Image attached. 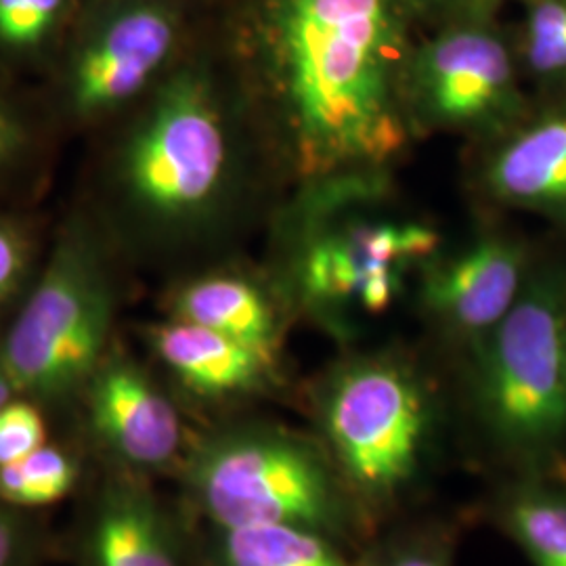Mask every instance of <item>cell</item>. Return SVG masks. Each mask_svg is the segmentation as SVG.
Segmentation results:
<instances>
[{"instance_id":"5bb4252c","label":"cell","mask_w":566,"mask_h":566,"mask_svg":"<svg viewBox=\"0 0 566 566\" xmlns=\"http://www.w3.org/2000/svg\"><path fill=\"white\" fill-rule=\"evenodd\" d=\"M175 319L202 325L250 346L277 364L282 313L271 294L242 275H206L182 285L172 301Z\"/></svg>"},{"instance_id":"603a6c76","label":"cell","mask_w":566,"mask_h":566,"mask_svg":"<svg viewBox=\"0 0 566 566\" xmlns=\"http://www.w3.org/2000/svg\"><path fill=\"white\" fill-rule=\"evenodd\" d=\"M420 20L437 21L446 25L453 21L491 20L493 11L504 0H416Z\"/></svg>"},{"instance_id":"d4e9b609","label":"cell","mask_w":566,"mask_h":566,"mask_svg":"<svg viewBox=\"0 0 566 566\" xmlns=\"http://www.w3.org/2000/svg\"><path fill=\"white\" fill-rule=\"evenodd\" d=\"M21 526L0 500V566H15L20 560Z\"/></svg>"},{"instance_id":"7c38bea8","label":"cell","mask_w":566,"mask_h":566,"mask_svg":"<svg viewBox=\"0 0 566 566\" xmlns=\"http://www.w3.org/2000/svg\"><path fill=\"white\" fill-rule=\"evenodd\" d=\"M91 420L124 462L163 468L181 451L179 411L137 365L112 361L93 374Z\"/></svg>"},{"instance_id":"d6986e66","label":"cell","mask_w":566,"mask_h":566,"mask_svg":"<svg viewBox=\"0 0 566 566\" xmlns=\"http://www.w3.org/2000/svg\"><path fill=\"white\" fill-rule=\"evenodd\" d=\"M76 464L60 447L42 446L25 460L0 465V500L11 506H49L76 485Z\"/></svg>"},{"instance_id":"3957f363","label":"cell","mask_w":566,"mask_h":566,"mask_svg":"<svg viewBox=\"0 0 566 566\" xmlns=\"http://www.w3.org/2000/svg\"><path fill=\"white\" fill-rule=\"evenodd\" d=\"M474 407L521 474L566 479V266L535 264L521 298L472 348Z\"/></svg>"},{"instance_id":"9a60e30c","label":"cell","mask_w":566,"mask_h":566,"mask_svg":"<svg viewBox=\"0 0 566 566\" xmlns=\"http://www.w3.org/2000/svg\"><path fill=\"white\" fill-rule=\"evenodd\" d=\"M95 566H181L166 516L133 483L107 486L91 526Z\"/></svg>"},{"instance_id":"8fae6325","label":"cell","mask_w":566,"mask_h":566,"mask_svg":"<svg viewBox=\"0 0 566 566\" xmlns=\"http://www.w3.org/2000/svg\"><path fill=\"white\" fill-rule=\"evenodd\" d=\"M177 20L158 2H142L107 21L86 44L74 72V102L99 112L135 97L170 60Z\"/></svg>"},{"instance_id":"2e32d148","label":"cell","mask_w":566,"mask_h":566,"mask_svg":"<svg viewBox=\"0 0 566 566\" xmlns=\"http://www.w3.org/2000/svg\"><path fill=\"white\" fill-rule=\"evenodd\" d=\"M497 521L531 566H566V479L521 474L497 502Z\"/></svg>"},{"instance_id":"ffe728a7","label":"cell","mask_w":566,"mask_h":566,"mask_svg":"<svg viewBox=\"0 0 566 566\" xmlns=\"http://www.w3.org/2000/svg\"><path fill=\"white\" fill-rule=\"evenodd\" d=\"M46 424L36 405L7 401L0 409V465L15 464L41 449Z\"/></svg>"},{"instance_id":"30bf717a","label":"cell","mask_w":566,"mask_h":566,"mask_svg":"<svg viewBox=\"0 0 566 566\" xmlns=\"http://www.w3.org/2000/svg\"><path fill=\"white\" fill-rule=\"evenodd\" d=\"M476 182L489 202L566 231V93L533 99L523 120L485 145Z\"/></svg>"},{"instance_id":"6da1fadb","label":"cell","mask_w":566,"mask_h":566,"mask_svg":"<svg viewBox=\"0 0 566 566\" xmlns=\"http://www.w3.org/2000/svg\"><path fill=\"white\" fill-rule=\"evenodd\" d=\"M416 0H261L264 93L296 196L386 185L418 139L407 109Z\"/></svg>"},{"instance_id":"7402d4cb","label":"cell","mask_w":566,"mask_h":566,"mask_svg":"<svg viewBox=\"0 0 566 566\" xmlns=\"http://www.w3.org/2000/svg\"><path fill=\"white\" fill-rule=\"evenodd\" d=\"M359 566H451V544L439 535H418L386 547Z\"/></svg>"},{"instance_id":"4fadbf2b","label":"cell","mask_w":566,"mask_h":566,"mask_svg":"<svg viewBox=\"0 0 566 566\" xmlns=\"http://www.w3.org/2000/svg\"><path fill=\"white\" fill-rule=\"evenodd\" d=\"M151 346L182 385L208 399L256 392L277 367L245 344L175 317L151 329Z\"/></svg>"},{"instance_id":"52a82bcc","label":"cell","mask_w":566,"mask_h":566,"mask_svg":"<svg viewBox=\"0 0 566 566\" xmlns=\"http://www.w3.org/2000/svg\"><path fill=\"white\" fill-rule=\"evenodd\" d=\"M227 122L200 70H179L158 88L126 151V181L154 214L182 221L203 214L229 172Z\"/></svg>"},{"instance_id":"484cf974","label":"cell","mask_w":566,"mask_h":566,"mask_svg":"<svg viewBox=\"0 0 566 566\" xmlns=\"http://www.w3.org/2000/svg\"><path fill=\"white\" fill-rule=\"evenodd\" d=\"M20 142V128L11 118L9 109L0 103V163L15 149Z\"/></svg>"},{"instance_id":"9c48e42d","label":"cell","mask_w":566,"mask_h":566,"mask_svg":"<svg viewBox=\"0 0 566 566\" xmlns=\"http://www.w3.org/2000/svg\"><path fill=\"white\" fill-rule=\"evenodd\" d=\"M535 264L523 238L485 231L426 264L418 303L447 336L476 348L521 298Z\"/></svg>"},{"instance_id":"8992f818","label":"cell","mask_w":566,"mask_h":566,"mask_svg":"<svg viewBox=\"0 0 566 566\" xmlns=\"http://www.w3.org/2000/svg\"><path fill=\"white\" fill-rule=\"evenodd\" d=\"M531 105L518 55L491 20L446 23L416 42L407 109L418 139L449 133L485 147L523 120Z\"/></svg>"},{"instance_id":"7a4b0ae2","label":"cell","mask_w":566,"mask_h":566,"mask_svg":"<svg viewBox=\"0 0 566 566\" xmlns=\"http://www.w3.org/2000/svg\"><path fill=\"white\" fill-rule=\"evenodd\" d=\"M285 227V296L338 332L388 313L447 248L437 224L388 206V182L294 196Z\"/></svg>"},{"instance_id":"ba28073f","label":"cell","mask_w":566,"mask_h":566,"mask_svg":"<svg viewBox=\"0 0 566 566\" xmlns=\"http://www.w3.org/2000/svg\"><path fill=\"white\" fill-rule=\"evenodd\" d=\"M112 325V296L78 243L55 254L0 350L11 386L60 397L97 369Z\"/></svg>"},{"instance_id":"5b68a950","label":"cell","mask_w":566,"mask_h":566,"mask_svg":"<svg viewBox=\"0 0 566 566\" xmlns=\"http://www.w3.org/2000/svg\"><path fill=\"white\" fill-rule=\"evenodd\" d=\"M187 483L219 528L294 525L338 539L361 514L324 447L271 426L206 439L189 458Z\"/></svg>"},{"instance_id":"e0dca14e","label":"cell","mask_w":566,"mask_h":566,"mask_svg":"<svg viewBox=\"0 0 566 566\" xmlns=\"http://www.w3.org/2000/svg\"><path fill=\"white\" fill-rule=\"evenodd\" d=\"M219 533L217 566H359L336 539L304 526H238Z\"/></svg>"},{"instance_id":"ac0fdd59","label":"cell","mask_w":566,"mask_h":566,"mask_svg":"<svg viewBox=\"0 0 566 566\" xmlns=\"http://www.w3.org/2000/svg\"><path fill=\"white\" fill-rule=\"evenodd\" d=\"M518 63L537 99L566 93V0H526Z\"/></svg>"},{"instance_id":"44dd1931","label":"cell","mask_w":566,"mask_h":566,"mask_svg":"<svg viewBox=\"0 0 566 566\" xmlns=\"http://www.w3.org/2000/svg\"><path fill=\"white\" fill-rule=\"evenodd\" d=\"M63 0H0V41L30 46L53 28Z\"/></svg>"},{"instance_id":"277c9868","label":"cell","mask_w":566,"mask_h":566,"mask_svg":"<svg viewBox=\"0 0 566 566\" xmlns=\"http://www.w3.org/2000/svg\"><path fill=\"white\" fill-rule=\"evenodd\" d=\"M325 451L364 512L401 502L422 479L437 434V397L395 353L343 359L315 390Z\"/></svg>"},{"instance_id":"cb8c5ba5","label":"cell","mask_w":566,"mask_h":566,"mask_svg":"<svg viewBox=\"0 0 566 566\" xmlns=\"http://www.w3.org/2000/svg\"><path fill=\"white\" fill-rule=\"evenodd\" d=\"M25 266V250L20 235L0 223V303L13 292L20 283Z\"/></svg>"},{"instance_id":"4316f807","label":"cell","mask_w":566,"mask_h":566,"mask_svg":"<svg viewBox=\"0 0 566 566\" xmlns=\"http://www.w3.org/2000/svg\"><path fill=\"white\" fill-rule=\"evenodd\" d=\"M13 390H15V388L11 386L7 374H4V369H2V365H0V409L7 405V401H11V392H13Z\"/></svg>"}]
</instances>
